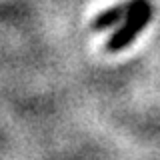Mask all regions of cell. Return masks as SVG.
Listing matches in <instances>:
<instances>
[{
  "label": "cell",
  "mask_w": 160,
  "mask_h": 160,
  "mask_svg": "<svg viewBox=\"0 0 160 160\" xmlns=\"http://www.w3.org/2000/svg\"><path fill=\"white\" fill-rule=\"evenodd\" d=\"M152 16H154V8H152V4L148 2L146 6L140 8L138 12L130 14V16L110 34L106 44H104V50H106V52H120V50H124L126 46H130V44L136 40L138 34L150 24Z\"/></svg>",
  "instance_id": "obj_1"
},
{
  "label": "cell",
  "mask_w": 160,
  "mask_h": 160,
  "mask_svg": "<svg viewBox=\"0 0 160 160\" xmlns=\"http://www.w3.org/2000/svg\"><path fill=\"white\" fill-rule=\"evenodd\" d=\"M148 4V0H124V2L116 4V6H110L102 12H98L96 16L90 22V28L94 32H102V30H108L116 24H122L130 14L138 12L140 8H144Z\"/></svg>",
  "instance_id": "obj_2"
}]
</instances>
